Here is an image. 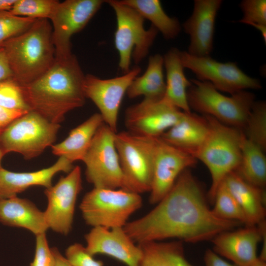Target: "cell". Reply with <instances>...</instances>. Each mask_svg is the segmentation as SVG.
I'll use <instances>...</instances> for the list:
<instances>
[{"mask_svg": "<svg viewBox=\"0 0 266 266\" xmlns=\"http://www.w3.org/2000/svg\"><path fill=\"white\" fill-rule=\"evenodd\" d=\"M236 200L248 221V226L259 225L264 221L265 192L242 178L235 171L229 173L223 181Z\"/></svg>", "mask_w": 266, "mask_h": 266, "instance_id": "603a6c76", "label": "cell"}, {"mask_svg": "<svg viewBox=\"0 0 266 266\" xmlns=\"http://www.w3.org/2000/svg\"><path fill=\"white\" fill-rule=\"evenodd\" d=\"M243 12L239 22L251 25L261 32L266 42V0H244L240 4Z\"/></svg>", "mask_w": 266, "mask_h": 266, "instance_id": "d6a6232c", "label": "cell"}, {"mask_svg": "<svg viewBox=\"0 0 266 266\" xmlns=\"http://www.w3.org/2000/svg\"><path fill=\"white\" fill-rule=\"evenodd\" d=\"M140 71L141 68L136 66L122 76L108 79L92 74L85 76L83 91L85 98L95 103L104 123L115 133H117L119 110L124 96Z\"/></svg>", "mask_w": 266, "mask_h": 266, "instance_id": "5bb4252c", "label": "cell"}, {"mask_svg": "<svg viewBox=\"0 0 266 266\" xmlns=\"http://www.w3.org/2000/svg\"><path fill=\"white\" fill-rule=\"evenodd\" d=\"M256 226L221 233L212 240L214 251L233 261L237 266H249L257 258V246L266 233L264 221Z\"/></svg>", "mask_w": 266, "mask_h": 266, "instance_id": "ac0fdd59", "label": "cell"}, {"mask_svg": "<svg viewBox=\"0 0 266 266\" xmlns=\"http://www.w3.org/2000/svg\"><path fill=\"white\" fill-rule=\"evenodd\" d=\"M80 243L69 246L66 251V257L73 266H103L102 261L97 260Z\"/></svg>", "mask_w": 266, "mask_h": 266, "instance_id": "d590c367", "label": "cell"}, {"mask_svg": "<svg viewBox=\"0 0 266 266\" xmlns=\"http://www.w3.org/2000/svg\"><path fill=\"white\" fill-rule=\"evenodd\" d=\"M249 266H266V261L258 258Z\"/></svg>", "mask_w": 266, "mask_h": 266, "instance_id": "7bdbcfd3", "label": "cell"}, {"mask_svg": "<svg viewBox=\"0 0 266 266\" xmlns=\"http://www.w3.org/2000/svg\"><path fill=\"white\" fill-rule=\"evenodd\" d=\"M85 76L76 57L72 54L66 59H55L42 75L21 87L31 111L50 122L59 124L68 112L85 103Z\"/></svg>", "mask_w": 266, "mask_h": 266, "instance_id": "7a4b0ae2", "label": "cell"}, {"mask_svg": "<svg viewBox=\"0 0 266 266\" xmlns=\"http://www.w3.org/2000/svg\"><path fill=\"white\" fill-rule=\"evenodd\" d=\"M116 133L104 123L97 131L83 160L86 179L96 188L133 192L120 164L114 142Z\"/></svg>", "mask_w": 266, "mask_h": 266, "instance_id": "ba28073f", "label": "cell"}, {"mask_svg": "<svg viewBox=\"0 0 266 266\" xmlns=\"http://www.w3.org/2000/svg\"><path fill=\"white\" fill-rule=\"evenodd\" d=\"M180 51L173 48L164 56L166 70V91L164 98L182 111L191 112L187 100V90L192 85L184 72L180 57Z\"/></svg>", "mask_w": 266, "mask_h": 266, "instance_id": "d4e9b609", "label": "cell"}, {"mask_svg": "<svg viewBox=\"0 0 266 266\" xmlns=\"http://www.w3.org/2000/svg\"><path fill=\"white\" fill-rule=\"evenodd\" d=\"M36 20L16 16L9 11H0V47L8 39L27 31Z\"/></svg>", "mask_w": 266, "mask_h": 266, "instance_id": "e575fe53", "label": "cell"}, {"mask_svg": "<svg viewBox=\"0 0 266 266\" xmlns=\"http://www.w3.org/2000/svg\"><path fill=\"white\" fill-rule=\"evenodd\" d=\"M187 90L190 109L212 117L229 126L242 130L255 102V95L243 90L231 96L218 91L210 82L191 79Z\"/></svg>", "mask_w": 266, "mask_h": 266, "instance_id": "5b68a950", "label": "cell"}, {"mask_svg": "<svg viewBox=\"0 0 266 266\" xmlns=\"http://www.w3.org/2000/svg\"><path fill=\"white\" fill-rule=\"evenodd\" d=\"M60 127L29 111L13 121L0 134V150L4 155L16 152L31 160L53 145Z\"/></svg>", "mask_w": 266, "mask_h": 266, "instance_id": "52a82bcc", "label": "cell"}, {"mask_svg": "<svg viewBox=\"0 0 266 266\" xmlns=\"http://www.w3.org/2000/svg\"><path fill=\"white\" fill-rule=\"evenodd\" d=\"M241 151L240 162L235 171L248 183L264 188L266 184L265 152L248 139L243 132L241 140Z\"/></svg>", "mask_w": 266, "mask_h": 266, "instance_id": "83f0119b", "label": "cell"}, {"mask_svg": "<svg viewBox=\"0 0 266 266\" xmlns=\"http://www.w3.org/2000/svg\"><path fill=\"white\" fill-rule=\"evenodd\" d=\"M4 155H5L0 150V167H2L1 166V161H2V159L3 157V156Z\"/></svg>", "mask_w": 266, "mask_h": 266, "instance_id": "ee69618b", "label": "cell"}, {"mask_svg": "<svg viewBox=\"0 0 266 266\" xmlns=\"http://www.w3.org/2000/svg\"><path fill=\"white\" fill-rule=\"evenodd\" d=\"M105 2L114 9L117 20L114 34L115 47L119 54V66L126 73L130 70L132 55L136 64L148 54L158 31L153 26L146 30L144 18L134 9L119 0Z\"/></svg>", "mask_w": 266, "mask_h": 266, "instance_id": "9c48e42d", "label": "cell"}, {"mask_svg": "<svg viewBox=\"0 0 266 266\" xmlns=\"http://www.w3.org/2000/svg\"><path fill=\"white\" fill-rule=\"evenodd\" d=\"M136 10L144 19L149 20L152 25L163 35L165 38H175L181 31V26L176 18L168 16L164 10L159 0H119Z\"/></svg>", "mask_w": 266, "mask_h": 266, "instance_id": "f1b7e54d", "label": "cell"}, {"mask_svg": "<svg viewBox=\"0 0 266 266\" xmlns=\"http://www.w3.org/2000/svg\"><path fill=\"white\" fill-rule=\"evenodd\" d=\"M204 260L205 266H236L225 261L211 249L205 251Z\"/></svg>", "mask_w": 266, "mask_h": 266, "instance_id": "f35d334b", "label": "cell"}, {"mask_svg": "<svg viewBox=\"0 0 266 266\" xmlns=\"http://www.w3.org/2000/svg\"><path fill=\"white\" fill-rule=\"evenodd\" d=\"M104 123L101 115L96 113L70 131L62 142L52 145V152L63 157L71 163L83 161L99 127Z\"/></svg>", "mask_w": 266, "mask_h": 266, "instance_id": "cb8c5ba5", "label": "cell"}, {"mask_svg": "<svg viewBox=\"0 0 266 266\" xmlns=\"http://www.w3.org/2000/svg\"><path fill=\"white\" fill-rule=\"evenodd\" d=\"M27 112L9 110L0 106V134L13 121Z\"/></svg>", "mask_w": 266, "mask_h": 266, "instance_id": "74e56055", "label": "cell"}, {"mask_svg": "<svg viewBox=\"0 0 266 266\" xmlns=\"http://www.w3.org/2000/svg\"><path fill=\"white\" fill-rule=\"evenodd\" d=\"M197 159L190 154L155 138L153 176L149 202L157 204L171 190L179 175L193 166Z\"/></svg>", "mask_w": 266, "mask_h": 266, "instance_id": "2e32d148", "label": "cell"}, {"mask_svg": "<svg viewBox=\"0 0 266 266\" xmlns=\"http://www.w3.org/2000/svg\"><path fill=\"white\" fill-rule=\"evenodd\" d=\"M139 194L124 190L94 188L84 196L80 209L85 223L93 227H124L142 206Z\"/></svg>", "mask_w": 266, "mask_h": 266, "instance_id": "8992f818", "label": "cell"}, {"mask_svg": "<svg viewBox=\"0 0 266 266\" xmlns=\"http://www.w3.org/2000/svg\"><path fill=\"white\" fill-rule=\"evenodd\" d=\"M245 136L264 151L266 150V103L255 101L241 130Z\"/></svg>", "mask_w": 266, "mask_h": 266, "instance_id": "f546056e", "label": "cell"}, {"mask_svg": "<svg viewBox=\"0 0 266 266\" xmlns=\"http://www.w3.org/2000/svg\"><path fill=\"white\" fill-rule=\"evenodd\" d=\"M163 57L159 54L149 58L145 72L136 77L129 87L127 94L133 99L143 95L148 99H161L166 91V82L163 74Z\"/></svg>", "mask_w": 266, "mask_h": 266, "instance_id": "484cf974", "label": "cell"}, {"mask_svg": "<svg viewBox=\"0 0 266 266\" xmlns=\"http://www.w3.org/2000/svg\"><path fill=\"white\" fill-rule=\"evenodd\" d=\"M180 57L184 67L190 69L198 80L210 82L219 91L232 95L262 88L258 79L246 74L235 62L220 63L210 56L197 57L186 51H180Z\"/></svg>", "mask_w": 266, "mask_h": 266, "instance_id": "8fae6325", "label": "cell"}, {"mask_svg": "<svg viewBox=\"0 0 266 266\" xmlns=\"http://www.w3.org/2000/svg\"><path fill=\"white\" fill-rule=\"evenodd\" d=\"M105 1L101 0H66L59 2L50 20L55 59L70 56V38L81 31Z\"/></svg>", "mask_w": 266, "mask_h": 266, "instance_id": "7c38bea8", "label": "cell"}, {"mask_svg": "<svg viewBox=\"0 0 266 266\" xmlns=\"http://www.w3.org/2000/svg\"><path fill=\"white\" fill-rule=\"evenodd\" d=\"M183 112L164 97L157 100L144 98L127 109L125 125L128 131L133 134L158 137L175 125Z\"/></svg>", "mask_w": 266, "mask_h": 266, "instance_id": "9a60e30c", "label": "cell"}, {"mask_svg": "<svg viewBox=\"0 0 266 266\" xmlns=\"http://www.w3.org/2000/svg\"><path fill=\"white\" fill-rule=\"evenodd\" d=\"M183 243L153 241L138 244L142 254L140 266H194L185 258Z\"/></svg>", "mask_w": 266, "mask_h": 266, "instance_id": "4316f807", "label": "cell"}, {"mask_svg": "<svg viewBox=\"0 0 266 266\" xmlns=\"http://www.w3.org/2000/svg\"><path fill=\"white\" fill-rule=\"evenodd\" d=\"M221 0H195L193 13L183 23L184 32L189 35V54L209 56L213 48L216 17Z\"/></svg>", "mask_w": 266, "mask_h": 266, "instance_id": "d6986e66", "label": "cell"}, {"mask_svg": "<svg viewBox=\"0 0 266 266\" xmlns=\"http://www.w3.org/2000/svg\"><path fill=\"white\" fill-rule=\"evenodd\" d=\"M35 254L30 266H54L55 257L45 233L35 236Z\"/></svg>", "mask_w": 266, "mask_h": 266, "instance_id": "8d00e7d4", "label": "cell"}, {"mask_svg": "<svg viewBox=\"0 0 266 266\" xmlns=\"http://www.w3.org/2000/svg\"><path fill=\"white\" fill-rule=\"evenodd\" d=\"M0 106L9 110L31 111L21 86L12 78L0 81Z\"/></svg>", "mask_w": 266, "mask_h": 266, "instance_id": "836d02e7", "label": "cell"}, {"mask_svg": "<svg viewBox=\"0 0 266 266\" xmlns=\"http://www.w3.org/2000/svg\"><path fill=\"white\" fill-rule=\"evenodd\" d=\"M87 251L91 255L104 254L127 265L140 266L142 251L124 227H93L85 236Z\"/></svg>", "mask_w": 266, "mask_h": 266, "instance_id": "e0dca14e", "label": "cell"}, {"mask_svg": "<svg viewBox=\"0 0 266 266\" xmlns=\"http://www.w3.org/2000/svg\"><path fill=\"white\" fill-rule=\"evenodd\" d=\"M149 212L124 229L137 244L170 238L195 243L212 239L241 223L221 219L209 208L201 186L189 168Z\"/></svg>", "mask_w": 266, "mask_h": 266, "instance_id": "6da1fadb", "label": "cell"}, {"mask_svg": "<svg viewBox=\"0 0 266 266\" xmlns=\"http://www.w3.org/2000/svg\"><path fill=\"white\" fill-rule=\"evenodd\" d=\"M52 250L55 257L54 266H73L59 251L57 248L53 247Z\"/></svg>", "mask_w": 266, "mask_h": 266, "instance_id": "60d3db41", "label": "cell"}, {"mask_svg": "<svg viewBox=\"0 0 266 266\" xmlns=\"http://www.w3.org/2000/svg\"><path fill=\"white\" fill-rule=\"evenodd\" d=\"M0 223L27 229L35 236L49 229L44 212L30 200L17 196L0 200Z\"/></svg>", "mask_w": 266, "mask_h": 266, "instance_id": "7402d4cb", "label": "cell"}, {"mask_svg": "<svg viewBox=\"0 0 266 266\" xmlns=\"http://www.w3.org/2000/svg\"><path fill=\"white\" fill-rule=\"evenodd\" d=\"M59 2L56 0H16L9 11L18 16L49 20Z\"/></svg>", "mask_w": 266, "mask_h": 266, "instance_id": "1f68e13d", "label": "cell"}, {"mask_svg": "<svg viewBox=\"0 0 266 266\" xmlns=\"http://www.w3.org/2000/svg\"><path fill=\"white\" fill-rule=\"evenodd\" d=\"M82 189L81 170L76 166L54 186L46 188L47 206L44 212L49 229L67 235L72 228L78 195Z\"/></svg>", "mask_w": 266, "mask_h": 266, "instance_id": "4fadbf2b", "label": "cell"}, {"mask_svg": "<svg viewBox=\"0 0 266 266\" xmlns=\"http://www.w3.org/2000/svg\"><path fill=\"white\" fill-rule=\"evenodd\" d=\"M16 0H0V11H9Z\"/></svg>", "mask_w": 266, "mask_h": 266, "instance_id": "b9f144b4", "label": "cell"}, {"mask_svg": "<svg viewBox=\"0 0 266 266\" xmlns=\"http://www.w3.org/2000/svg\"><path fill=\"white\" fill-rule=\"evenodd\" d=\"M13 77L3 48L0 47V81Z\"/></svg>", "mask_w": 266, "mask_h": 266, "instance_id": "ab89813d", "label": "cell"}, {"mask_svg": "<svg viewBox=\"0 0 266 266\" xmlns=\"http://www.w3.org/2000/svg\"><path fill=\"white\" fill-rule=\"evenodd\" d=\"M72 163L60 157L52 166L38 171L15 172L0 167V200L17 195L33 186L48 188L52 186L54 176L61 171L69 173L74 167Z\"/></svg>", "mask_w": 266, "mask_h": 266, "instance_id": "ffe728a7", "label": "cell"}, {"mask_svg": "<svg viewBox=\"0 0 266 266\" xmlns=\"http://www.w3.org/2000/svg\"><path fill=\"white\" fill-rule=\"evenodd\" d=\"M155 137L116 133L115 145L123 172L133 192H150L153 176Z\"/></svg>", "mask_w": 266, "mask_h": 266, "instance_id": "30bf717a", "label": "cell"}, {"mask_svg": "<svg viewBox=\"0 0 266 266\" xmlns=\"http://www.w3.org/2000/svg\"><path fill=\"white\" fill-rule=\"evenodd\" d=\"M213 213L221 219L238 221L248 226L246 216L224 182L218 187L214 201Z\"/></svg>", "mask_w": 266, "mask_h": 266, "instance_id": "4dcf8cb0", "label": "cell"}, {"mask_svg": "<svg viewBox=\"0 0 266 266\" xmlns=\"http://www.w3.org/2000/svg\"><path fill=\"white\" fill-rule=\"evenodd\" d=\"M3 48L12 73L20 86L42 75L54 63L55 50L49 19H36L27 31L6 41Z\"/></svg>", "mask_w": 266, "mask_h": 266, "instance_id": "3957f363", "label": "cell"}, {"mask_svg": "<svg viewBox=\"0 0 266 266\" xmlns=\"http://www.w3.org/2000/svg\"><path fill=\"white\" fill-rule=\"evenodd\" d=\"M209 129L205 115L184 112L179 121L160 137L168 144L195 158L206 138Z\"/></svg>", "mask_w": 266, "mask_h": 266, "instance_id": "44dd1931", "label": "cell"}, {"mask_svg": "<svg viewBox=\"0 0 266 266\" xmlns=\"http://www.w3.org/2000/svg\"><path fill=\"white\" fill-rule=\"evenodd\" d=\"M205 116L209 122V132L195 158L202 162L210 173L211 184L208 197L213 203L218 187L240 164L242 132Z\"/></svg>", "mask_w": 266, "mask_h": 266, "instance_id": "277c9868", "label": "cell"}]
</instances>
